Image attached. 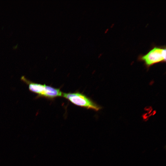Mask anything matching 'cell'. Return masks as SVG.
I'll return each instance as SVG.
<instances>
[{
	"label": "cell",
	"mask_w": 166,
	"mask_h": 166,
	"mask_svg": "<svg viewBox=\"0 0 166 166\" xmlns=\"http://www.w3.org/2000/svg\"><path fill=\"white\" fill-rule=\"evenodd\" d=\"M139 59L148 67L158 63L165 62V47L155 46L145 54L140 56Z\"/></svg>",
	"instance_id": "obj_2"
},
{
	"label": "cell",
	"mask_w": 166,
	"mask_h": 166,
	"mask_svg": "<svg viewBox=\"0 0 166 166\" xmlns=\"http://www.w3.org/2000/svg\"><path fill=\"white\" fill-rule=\"evenodd\" d=\"M81 38V36H79L78 38L77 39V40H79Z\"/></svg>",
	"instance_id": "obj_4"
},
{
	"label": "cell",
	"mask_w": 166,
	"mask_h": 166,
	"mask_svg": "<svg viewBox=\"0 0 166 166\" xmlns=\"http://www.w3.org/2000/svg\"><path fill=\"white\" fill-rule=\"evenodd\" d=\"M62 93L60 89L55 88L46 85L45 90L43 97L52 99L62 96Z\"/></svg>",
	"instance_id": "obj_3"
},
{
	"label": "cell",
	"mask_w": 166,
	"mask_h": 166,
	"mask_svg": "<svg viewBox=\"0 0 166 166\" xmlns=\"http://www.w3.org/2000/svg\"><path fill=\"white\" fill-rule=\"evenodd\" d=\"M63 96L73 104L81 107L96 111L100 108L90 98L84 94L77 92L62 93Z\"/></svg>",
	"instance_id": "obj_1"
}]
</instances>
